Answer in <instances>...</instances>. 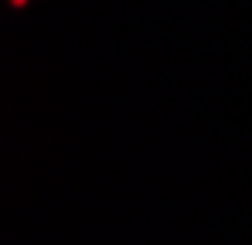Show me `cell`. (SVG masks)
<instances>
[{"mask_svg": "<svg viewBox=\"0 0 252 245\" xmlns=\"http://www.w3.org/2000/svg\"><path fill=\"white\" fill-rule=\"evenodd\" d=\"M10 3H14V7H24V3H28V0H10Z\"/></svg>", "mask_w": 252, "mask_h": 245, "instance_id": "6da1fadb", "label": "cell"}]
</instances>
